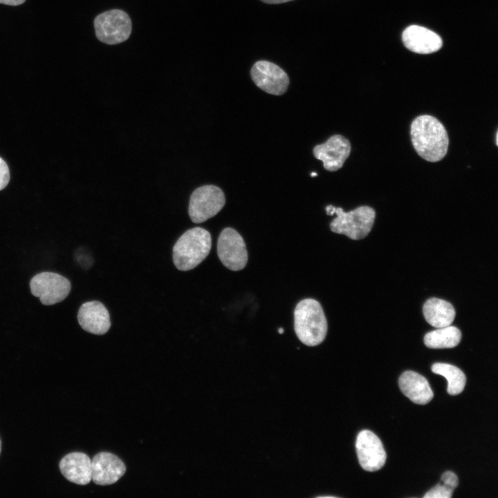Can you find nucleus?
Returning a JSON list of instances; mask_svg holds the SVG:
<instances>
[{"instance_id":"1","label":"nucleus","mask_w":498,"mask_h":498,"mask_svg":"<svg viewBox=\"0 0 498 498\" xmlns=\"http://www.w3.org/2000/svg\"><path fill=\"white\" fill-rule=\"evenodd\" d=\"M410 136L415 151L424 160L435 163L445 156L449 145L448 132L435 117L421 115L415 118Z\"/></svg>"},{"instance_id":"2","label":"nucleus","mask_w":498,"mask_h":498,"mask_svg":"<svg viewBox=\"0 0 498 498\" xmlns=\"http://www.w3.org/2000/svg\"><path fill=\"white\" fill-rule=\"evenodd\" d=\"M294 328L298 339L307 346H317L324 341L327 333V321L319 302L306 298L296 305Z\"/></svg>"},{"instance_id":"3","label":"nucleus","mask_w":498,"mask_h":498,"mask_svg":"<svg viewBox=\"0 0 498 498\" xmlns=\"http://www.w3.org/2000/svg\"><path fill=\"white\" fill-rule=\"evenodd\" d=\"M211 246V235L205 229L196 227L185 231L173 247L176 268L182 271L194 268L207 257Z\"/></svg>"},{"instance_id":"4","label":"nucleus","mask_w":498,"mask_h":498,"mask_svg":"<svg viewBox=\"0 0 498 498\" xmlns=\"http://www.w3.org/2000/svg\"><path fill=\"white\" fill-rule=\"evenodd\" d=\"M328 215L336 214L337 216L330 223L332 232L344 234L353 240L365 238L371 231L375 217V210L367 205L345 212L341 208H335L331 205L326 207Z\"/></svg>"},{"instance_id":"5","label":"nucleus","mask_w":498,"mask_h":498,"mask_svg":"<svg viewBox=\"0 0 498 498\" xmlns=\"http://www.w3.org/2000/svg\"><path fill=\"white\" fill-rule=\"evenodd\" d=\"M95 35L107 44L126 41L131 33V21L123 10L114 9L98 15L94 20Z\"/></svg>"},{"instance_id":"6","label":"nucleus","mask_w":498,"mask_h":498,"mask_svg":"<svg viewBox=\"0 0 498 498\" xmlns=\"http://www.w3.org/2000/svg\"><path fill=\"white\" fill-rule=\"evenodd\" d=\"M225 197L219 187L205 185L191 194L188 212L191 220L200 223L215 216L223 208Z\"/></svg>"},{"instance_id":"7","label":"nucleus","mask_w":498,"mask_h":498,"mask_svg":"<svg viewBox=\"0 0 498 498\" xmlns=\"http://www.w3.org/2000/svg\"><path fill=\"white\" fill-rule=\"evenodd\" d=\"M32 294L44 305H53L63 301L71 291L68 279L55 273L43 272L34 276L30 282Z\"/></svg>"},{"instance_id":"8","label":"nucleus","mask_w":498,"mask_h":498,"mask_svg":"<svg viewBox=\"0 0 498 498\" xmlns=\"http://www.w3.org/2000/svg\"><path fill=\"white\" fill-rule=\"evenodd\" d=\"M217 254L223 266L233 271L242 270L248 262V251L243 239L232 228H224L220 233Z\"/></svg>"},{"instance_id":"9","label":"nucleus","mask_w":498,"mask_h":498,"mask_svg":"<svg viewBox=\"0 0 498 498\" xmlns=\"http://www.w3.org/2000/svg\"><path fill=\"white\" fill-rule=\"evenodd\" d=\"M250 75L256 86L269 94L281 95L287 91L289 85L286 72L268 61L255 62L250 70Z\"/></svg>"},{"instance_id":"10","label":"nucleus","mask_w":498,"mask_h":498,"mask_svg":"<svg viewBox=\"0 0 498 498\" xmlns=\"http://www.w3.org/2000/svg\"><path fill=\"white\" fill-rule=\"evenodd\" d=\"M358 461L366 471L380 470L385 463L387 454L380 439L371 431L360 432L356 441Z\"/></svg>"},{"instance_id":"11","label":"nucleus","mask_w":498,"mask_h":498,"mask_svg":"<svg viewBox=\"0 0 498 498\" xmlns=\"http://www.w3.org/2000/svg\"><path fill=\"white\" fill-rule=\"evenodd\" d=\"M349 140L341 135H333L325 142L313 149L314 156L323 162L325 169L335 172L340 169L351 152Z\"/></svg>"},{"instance_id":"12","label":"nucleus","mask_w":498,"mask_h":498,"mask_svg":"<svg viewBox=\"0 0 498 498\" xmlns=\"http://www.w3.org/2000/svg\"><path fill=\"white\" fill-rule=\"evenodd\" d=\"M125 471L124 462L112 453L101 452L91 459V480L95 484H113L124 475Z\"/></svg>"},{"instance_id":"13","label":"nucleus","mask_w":498,"mask_h":498,"mask_svg":"<svg viewBox=\"0 0 498 498\" xmlns=\"http://www.w3.org/2000/svg\"><path fill=\"white\" fill-rule=\"evenodd\" d=\"M77 320L84 331L95 335L106 333L111 326L109 313L98 301L84 303L78 311Z\"/></svg>"},{"instance_id":"14","label":"nucleus","mask_w":498,"mask_h":498,"mask_svg":"<svg viewBox=\"0 0 498 498\" xmlns=\"http://www.w3.org/2000/svg\"><path fill=\"white\" fill-rule=\"evenodd\" d=\"M59 470L69 481L86 485L91 480V459L83 452H74L64 456L59 461Z\"/></svg>"},{"instance_id":"15","label":"nucleus","mask_w":498,"mask_h":498,"mask_svg":"<svg viewBox=\"0 0 498 498\" xmlns=\"http://www.w3.org/2000/svg\"><path fill=\"white\" fill-rule=\"evenodd\" d=\"M402 37L405 46L417 53H432L437 51L442 46L441 38L436 33L420 26L407 27Z\"/></svg>"},{"instance_id":"16","label":"nucleus","mask_w":498,"mask_h":498,"mask_svg":"<svg viewBox=\"0 0 498 498\" xmlns=\"http://www.w3.org/2000/svg\"><path fill=\"white\" fill-rule=\"evenodd\" d=\"M398 384L402 393L414 403L425 405L433 398L434 394L428 381L416 372H403Z\"/></svg>"},{"instance_id":"17","label":"nucleus","mask_w":498,"mask_h":498,"mask_svg":"<svg viewBox=\"0 0 498 498\" xmlns=\"http://www.w3.org/2000/svg\"><path fill=\"white\" fill-rule=\"evenodd\" d=\"M423 313L426 321L436 328L450 325L456 314L454 308L450 302L435 297L425 302Z\"/></svg>"},{"instance_id":"18","label":"nucleus","mask_w":498,"mask_h":498,"mask_svg":"<svg viewBox=\"0 0 498 498\" xmlns=\"http://www.w3.org/2000/svg\"><path fill=\"white\" fill-rule=\"evenodd\" d=\"M461 339L460 330L454 326L437 328L426 333L424 343L432 349L453 348L459 344Z\"/></svg>"},{"instance_id":"19","label":"nucleus","mask_w":498,"mask_h":498,"mask_svg":"<svg viewBox=\"0 0 498 498\" xmlns=\"http://www.w3.org/2000/svg\"><path fill=\"white\" fill-rule=\"evenodd\" d=\"M432 371L447 379V391L449 394L456 396L463 390L466 378L459 368L447 363L436 362L432 365Z\"/></svg>"},{"instance_id":"20","label":"nucleus","mask_w":498,"mask_h":498,"mask_svg":"<svg viewBox=\"0 0 498 498\" xmlns=\"http://www.w3.org/2000/svg\"><path fill=\"white\" fill-rule=\"evenodd\" d=\"M453 490V488L439 483L427 491L424 498H450L452 495Z\"/></svg>"},{"instance_id":"21","label":"nucleus","mask_w":498,"mask_h":498,"mask_svg":"<svg viewBox=\"0 0 498 498\" xmlns=\"http://www.w3.org/2000/svg\"><path fill=\"white\" fill-rule=\"evenodd\" d=\"M10 180L9 169L6 162L0 158V190H3Z\"/></svg>"},{"instance_id":"22","label":"nucleus","mask_w":498,"mask_h":498,"mask_svg":"<svg viewBox=\"0 0 498 498\" xmlns=\"http://www.w3.org/2000/svg\"><path fill=\"white\" fill-rule=\"evenodd\" d=\"M441 481L443 484L454 489L459 484L458 477L455 473L451 471H446L441 476Z\"/></svg>"},{"instance_id":"23","label":"nucleus","mask_w":498,"mask_h":498,"mask_svg":"<svg viewBox=\"0 0 498 498\" xmlns=\"http://www.w3.org/2000/svg\"><path fill=\"white\" fill-rule=\"evenodd\" d=\"M26 0H0V3L10 5V6H17L23 3Z\"/></svg>"},{"instance_id":"24","label":"nucleus","mask_w":498,"mask_h":498,"mask_svg":"<svg viewBox=\"0 0 498 498\" xmlns=\"http://www.w3.org/2000/svg\"><path fill=\"white\" fill-rule=\"evenodd\" d=\"M261 1L268 4H279L288 2L293 0H261Z\"/></svg>"},{"instance_id":"25","label":"nucleus","mask_w":498,"mask_h":498,"mask_svg":"<svg viewBox=\"0 0 498 498\" xmlns=\"http://www.w3.org/2000/svg\"><path fill=\"white\" fill-rule=\"evenodd\" d=\"M278 332H279V333L282 334L284 333V329L282 328H279L278 329Z\"/></svg>"},{"instance_id":"26","label":"nucleus","mask_w":498,"mask_h":498,"mask_svg":"<svg viewBox=\"0 0 498 498\" xmlns=\"http://www.w3.org/2000/svg\"><path fill=\"white\" fill-rule=\"evenodd\" d=\"M311 175L312 177H314V176H317V173L313 172V173H311Z\"/></svg>"},{"instance_id":"27","label":"nucleus","mask_w":498,"mask_h":498,"mask_svg":"<svg viewBox=\"0 0 498 498\" xmlns=\"http://www.w3.org/2000/svg\"><path fill=\"white\" fill-rule=\"evenodd\" d=\"M1 439H0V453H1Z\"/></svg>"}]
</instances>
